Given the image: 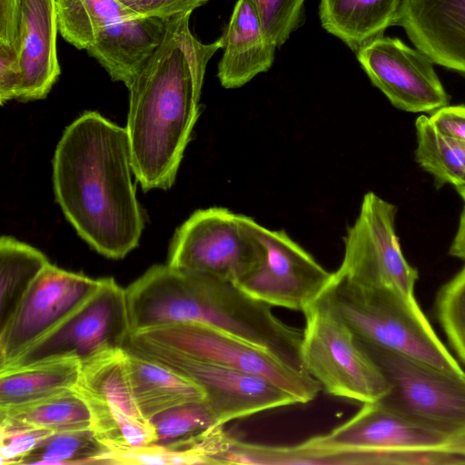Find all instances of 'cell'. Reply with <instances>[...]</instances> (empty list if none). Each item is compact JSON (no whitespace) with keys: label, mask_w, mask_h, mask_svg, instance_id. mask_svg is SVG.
I'll return each instance as SVG.
<instances>
[{"label":"cell","mask_w":465,"mask_h":465,"mask_svg":"<svg viewBox=\"0 0 465 465\" xmlns=\"http://www.w3.org/2000/svg\"><path fill=\"white\" fill-rule=\"evenodd\" d=\"M192 13L165 21L163 37L126 85V131L134 174L143 191L169 189L199 116L206 65L222 35L203 44L191 32Z\"/></svg>","instance_id":"obj_1"},{"label":"cell","mask_w":465,"mask_h":465,"mask_svg":"<svg viewBox=\"0 0 465 465\" xmlns=\"http://www.w3.org/2000/svg\"><path fill=\"white\" fill-rule=\"evenodd\" d=\"M126 128L89 111L64 130L55 149L57 203L77 233L97 252L122 259L144 227L133 183Z\"/></svg>","instance_id":"obj_2"},{"label":"cell","mask_w":465,"mask_h":465,"mask_svg":"<svg viewBox=\"0 0 465 465\" xmlns=\"http://www.w3.org/2000/svg\"><path fill=\"white\" fill-rule=\"evenodd\" d=\"M149 310L160 326L204 324L307 372L302 357V330L284 323L272 312V306L250 296L232 281L206 272L168 268L152 287Z\"/></svg>","instance_id":"obj_3"},{"label":"cell","mask_w":465,"mask_h":465,"mask_svg":"<svg viewBox=\"0 0 465 465\" xmlns=\"http://www.w3.org/2000/svg\"><path fill=\"white\" fill-rule=\"evenodd\" d=\"M322 294L361 342L444 371H463L416 299L390 289L360 286L334 272Z\"/></svg>","instance_id":"obj_4"},{"label":"cell","mask_w":465,"mask_h":465,"mask_svg":"<svg viewBox=\"0 0 465 465\" xmlns=\"http://www.w3.org/2000/svg\"><path fill=\"white\" fill-rule=\"evenodd\" d=\"M302 312V362L322 390L361 403L383 400L390 381L327 298L322 294Z\"/></svg>","instance_id":"obj_5"},{"label":"cell","mask_w":465,"mask_h":465,"mask_svg":"<svg viewBox=\"0 0 465 465\" xmlns=\"http://www.w3.org/2000/svg\"><path fill=\"white\" fill-rule=\"evenodd\" d=\"M130 334L125 289L112 277L103 278L80 307L0 371L63 360L84 364L124 349Z\"/></svg>","instance_id":"obj_6"},{"label":"cell","mask_w":465,"mask_h":465,"mask_svg":"<svg viewBox=\"0 0 465 465\" xmlns=\"http://www.w3.org/2000/svg\"><path fill=\"white\" fill-rule=\"evenodd\" d=\"M361 343L391 384L390 393L381 401L439 431L450 441L465 438L464 371H444L397 352Z\"/></svg>","instance_id":"obj_7"},{"label":"cell","mask_w":465,"mask_h":465,"mask_svg":"<svg viewBox=\"0 0 465 465\" xmlns=\"http://www.w3.org/2000/svg\"><path fill=\"white\" fill-rule=\"evenodd\" d=\"M258 225L252 218L225 208L198 210L176 230L167 264L235 282L262 259Z\"/></svg>","instance_id":"obj_8"},{"label":"cell","mask_w":465,"mask_h":465,"mask_svg":"<svg viewBox=\"0 0 465 465\" xmlns=\"http://www.w3.org/2000/svg\"><path fill=\"white\" fill-rule=\"evenodd\" d=\"M130 339L183 356L262 376L294 396L312 401L322 390L307 372L287 365L272 353L217 329L182 322L130 334Z\"/></svg>","instance_id":"obj_9"},{"label":"cell","mask_w":465,"mask_h":465,"mask_svg":"<svg viewBox=\"0 0 465 465\" xmlns=\"http://www.w3.org/2000/svg\"><path fill=\"white\" fill-rule=\"evenodd\" d=\"M397 208L372 192L343 238L344 253L334 274L351 283L384 288L415 299L418 271L405 259L395 230Z\"/></svg>","instance_id":"obj_10"},{"label":"cell","mask_w":465,"mask_h":465,"mask_svg":"<svg viewBox=\"0 0 465 465\" xmlns=\"http://www.w3.org/2000/svg\"><path fill=\"white\" fill-rule=\"evenodd\" d=\"M124 348L166 365L200 385L218 425L299 403L291 393L262 376L189 358L130 338Z\"/></svg>","instance_id":"obj_11"},{"label":"cell","mask_w":465,"mask_h":465,"mask_svg":"<svg viewBox=\"0 0 465 465\" xmlns=\"http://www.w3.org/2000/svg\"><path fill=\"white\" fill-rule=\"evenodd\" d=\"M263 247L257 266L234 283L244 292L271 306L303 312L325 291L332 272L325 270L284 231L261 224Z\"/></svg>","instance_id":"obj_12"},{"label":"cell","mask_w":465,"mask_h":465,"mask_svg":"<svg viewBox=\"0 0 465 465\" xmlns=\"http://www.w3.org/2000/svg\"><path fill=\"white\" fill-rule=\"evenodd\" d=\"M100 282L101 279L46 265L0 330V369L64 322Z\"/></svg>","instance_id":"obj_13"},{"label":"cell","mask_w":465,"mask_h":465,"mask_svg":"<svg viewBox=\"0 0 465 465\" xmlns=\"http://www.w3.org/2000/svg\"><path fill=\"white\" fill-rule=\"evenodd\" d=\"M356 54L371 83L398 109L432 114L449 104L433 61L401 39L381 36Z\"/></svg>","instance_id":"obj_14"},{"label":"cell","mask_w":465,"mask_h":465,"mask_svg":"<svg viewBox=\"0 0 465 465\" xmlns=\"http://www.w3.org/2000/svg\"><path fill=\"white\" fill-rule=\"evenodd\" d=\"M57 32L56 0H15L12 48L20 67L16 100L43 99L57 81Z\"/></svg>","instance_id":"obj_15"},{"label":"cell","mask_w":465,"mask_h":465,"mask_svg":"<svg viewBox=\"0 0 465 465\" xmlns=\"http://www.w3.org/2000/svg\"><path fill=\"white\" fill-rule=\"evenodd\" d=\"M307 441L322 447L369 450H445L450 440L382 401L363 403L351 418Z\"/></svg>","instance_id":"obj_16"},{"label":"cell","mask_w":465,"mask_h":465,"mask_svg":"<svg viewBox=\"0 0 465 465\" xmlns=\"http://www.w3.org/2000/svg\"><path fill=\"white\" fill-rule=\"evenodd\" d=\"M393 25L434 64L465 74V0H402Z\"/></svg>","instance_id":"obj_17"},{"label":"cell","mask_w":465,"mask_h":465,"mask_svg":"<svg viewBox=\"0 0 465 465\" xmlns=\"http://www.w3.org/2000/svg\"><path fill=\"white\" fill-rule=\"evenodd\" d=\"M217 76L227 89L238 88L272 65L277 45L263 30L252 0H237L226 30Z\"/></svg>","instance_id":"obj_18"},{"label":"cell","mask_w":465,"mask_h":465,"mask_svg":"<svg viewBox=\"0 0 465 465\" xmlns=\"http://www.w3.org/2000/svg\"><path fill=\"white\" fill-rule=\"evenodd\" d=\"M165 21L129 15L100 32L86 50L114 81L127 85L159 45Z\"/></svg>","instance_id":"obj_19"},{"label":"cell","mask_w":465,"mask_h":465,"mask_svg":"<svg viewBox=\"0 0 465 465\" xmlns=\"http://www.w3.org/2000/svg\"><path fill=\"white\" fill-rule=\"evenodd\" d=\"M124 349L133 394L145 420L176 405L205 399L203 388L191 379L132 349Z\"/></svg>","instance_id":"obj_20"},{"label":"cell","mask_w":465,"mask_h":465,"mask_svg":"<svg viewBox=\"0 0 465 465\" xmlns=\"http://www.w3.org/2000/svg\"><path fill=\"white\" fill-rule=\"evenodd\" d=\"M401 1L321 0V24L357 53L394 25Z\"/></svg>","instance_id":"obj_21"},{"label":"cell","mask_w":465,"mask_h":465,"mask_svg":"<svg viewBox=\"0 0 465 465\" xmlns=\"http://www.w3.org/2000/svg\"><path fill=\"white\" fill-rule=\"evenodd\" d=\"M240 464H342L388 465L394 462L391 450H369L346 447H322L307 440L292 446H272L241 440L235 448Z\"/></svg>","instance_id":"obj_22"},{"label":"cell","mask_w":465,"mask_h":465,"mask_svg":"<svg viewBox=\"0 0 465 465\" xmlns=\"http://www.w3.org/2000/svg\"><path fill=\"white\" fill-rule=\"evenodd\" d=\"M81 363L63 360L0 371V408L32 403L75 388Z\"/></svg>","instance_id":"obj_23"},{"label":"cell","mask_w":465,"mask_h":465,"mask_svg":"<svg viewBox=\"0 0 465 465\" xmlns=\"http://www.w3.org/2000/svg\"><path fill=\"white\" fill-rule=\"evenodd\" d=\"M75 389L86 401L119 408L132 416L144 419L133 394L124 349L81 364Z\"/></svg>","instance_id":"obj_24"},{"label":"cell","mask_w":465,"mask_h":465,"mask_svg":"<svg viewBox=\"0 0 465 465\" xmlns=\"http://www.w3.org/2000/svg\"><path fill=\"white\" fill-rule=\"evenodd\" d=\"M50 262L39 250L9 236L0 239V330Z\"/></svg>","instance_id":"obj_25"},{"label":"cell","mask_w":465,"mask_h":465,"mask_svg":"<svg viewBox=\"0 0 465 465\" xmlns=\"http://www.w3.org/2000/svg\"><path fill=\"white\" fill-rule=\"evenodd\" d=\"M0 419L53 432L92 428L90 407L75 388L25 405L0 408Z\"/></svg>","instance_id":"obj_26"},{"label":"cell","mask_w":465,"mask_h":465,"mask_svg":"<svg viewBox=\"0 0 465 465\" xmlns=\"http://www.w3.org/2000/svg\"><path fill=\"white\" fill-rule=\"evenodd\" d=\"M56 12L63 38L85 50L108 25L134 15L118 0H56Z\"/></svg>","instance_id":"obj_27"},{"label":"cell","mask_w":465,"mask_h":465,"mask_svg":"<svg viewBox=\"0 0 465 465\" xmlns=\"http://www.w3.org/2000/svg\"><path fill=\"white\" fill-rule=\"evenodd\" d=\"M415 127L416 162L438 186L458 185L465 178V143L439 132L426 115L417 118Z\"/></svg>","instance_id":"obj_28"},{"label":"cell","mask_w":465,"mask_h":465,"mask_svg":"<svg viewBox=\"0 0 465 465\" xmlns=\"http://www.w3.org/2000/svg\"><path fill=\"white\" fill-rule=\"evenodd\" d=\"M108 450L93 428L59 431L41 440L19 465L94 464Z\"/></svg>","instance_id":"obj_29"},{"label":"cell","mask_w":465,"mask_h":465,"mask_svg":"<svg viewBox=\"0 0 465 465\" xmlns=\"http://www.w3.org/2000/svg\"><path fill=\"white\" fill-rule=\"evenodd\" d=\"M154 428L155 444L175 450L183 443L218 425L203 401L176 405L149 420Z\"/></svg>","instance_id":"obj_30"},{"label":"cell","mask_w":465,"mask_h":465,"mask_svg":"<svg viewBox=\"0 0 465 465\" xmlns=\"http://www.w3.org/2000/svg\"><path fill=\"white\" fill-rule=\"evenodd\" d=\"M435 312L452 349L465 363V266L440 288Z\"/></svg>","instance_id":"obj_31"},{"label":"cell","mask_w":465,"mask_h":465,"mask_svg":"<svg viewBox=\"0 0 465 465\" xmlns=\"http://www.w3.org/2000/svg\"><path fill=\"white\" fill-rule=\"evenodd\" d=\"M263 30L277 47L301 23L305 0H252Z\"/></svg>","instance_id":"obj_32"},{"label":"cell","mask_w":465,"mask_h":465,"mask_svg":"<svg viewBox=\"0 0 465 465\" xmlns=\"http://www.w3.org/2000/svg\"><path fill=\"white\" fill-rule=\"evenodd\" d=\"M94 464L193 465L200 461L192 454L155 443L137 447H108Z\"/></svg>","instance_id":"obj_33"},{"label":"cell","mask_w":465,"mask_h":465,"mask_svg":"<svg viewBox=\"0 0 465 465\" xmlns=\"http://www.w3.org/2000/svg\"><path fill=\"white\" fill-rule=\"evenodd\" d=\"M54 433L51 430L0 419V457L2 465H15L38 443Z\"/></svg>","instance_id":"obj_34"},{"label":"cell","mask_w":465,"mask_h":465,"mask_svg":"<svg viewBox=\"0 0 465 465\" xmlns=\"http://www.w3.org/2000/svg\"><path fill=\"white\" fill-rule=\"evenodd\" d=\"M137 17L159 18L168 20L171 17L193 11L209 0H118Z\"/></svg>","instance_id":"obj_35"},{"label":"cell","mask_w":465,"mask_h":465,"mask_svg":"<svg viewBox=\"0 0 465 465\" xmlns=\"http://www.w3.org/2000/svg\"><path fill=\"white\" fill-rule=\"evenodd\" d=\"M20 84V67L15 50L0 44V102L4 104L12 99H17Z\"/></svg>","instance_id":"obj_36"},{"label":"cell","mask_w":465,"mask_h":465,"mask_svg":"<svg viewBox=\"0 0 465 465\" xmlns=\"http://www.w3.org/2000/svg\"><path fill=\"white\" fill-rule=\"evenodd\" d=\"M441 134L465 143V105H446L429 116Z\"/></svg>","instance_id":"obj_37"},{"label":"cell","mask_w":465,"mask_h":465,"mask_svg":"<svg viewBox=\"0 0 465 465\" xmlns=\"http://www.w3.org/2000/svg\"><path fill=\"white\" fill-rule=\"evenodd\" d=\"M450 254L465 262V205L460 213L457 232L450 248Z\"/></svg>","instance_id":"obj_38"},{"label":"cell","mask_w":465,"mask_h":465,"mask_svg":"<svg viewBox=\"0 0 465 465\" xmlns=\"http://www.w3.org/2000/svg\"><path fill=\"white\" fill-rule=\"evenodd\" d=\"M445 450L465 457V438L451 440Z\"/></svg>","instance_id":"obj_39"},{"label":"cell","mask_w":465,"mask_h":465,"mask_svg":"<svg viewBox=\"0 0 465 465\" xmlns=\"http://www.w3.org/2000/svg\"><path fill=\"white\" fill-rule=\"evenodd\" d=\"M456 191L465 202V178L458 185L455 186Z\"/></svg>","instance_id":"obj_40"}]
</instances>
